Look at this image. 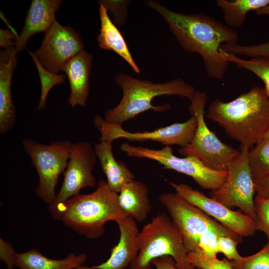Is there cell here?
Masks as SVG:
<instances>
[{
	"label": "cell",
	"mask_w": 269,
	"mask_h": 269,
	"mask_svg": "<svg viewBox=\"0 0 269 269\" xmlns=\"http://www.w3.org/2000/svg\"><path fill=\"white\" fill-rule=\"evenodd\" d=\"M145 3L163 17L184 50L201 56L209 77L216 80L224 77L230 63L220 49L223 44L237 43L238 34L234 29L206 14L175 12L155 0Z\"/></svg>",
	"instance_id": "1"
},
{
	"label": "cell",
	"mask_w": 269,
	"mask_h": 269,
	"mask_svg": "<svg viewBox=\"0 0 269 269\" xmlns=\"http://www.w3.org/2000/svg\"><path fill=\"white\" fill-rule=\"evenodd\" d=\"M206 117L222 127L241 146L251 149L269 129V98L264 88L255 86L229 102L215 99Z\"/></svg>",
	"instance_id": "2"
},
{
	"label": "cell",
	"mask_w": 269,
	"mask_h": 269,
	"mask_svg": "<svg viewBox=\"0 0 269 269\" xmlns=\"http://www.w3.org/2000/svg\"><path fill=\"white\" fill-rule=\"evenodd\" d=\"M79 235L98 239L105 232V224L126 217L118 200L106 181L100 180L96 189L87 194H78L67 200L53 216Z\"/></svg>",
	"instance_id": "3"
},
{
	"label": "cell",
	"mask_w": 269,
	"mask_h": 269,
	"mask_svg": "<svg viewBox=\"0 0 269 269\" xmlns=\"http://www.w3.org/2000/svg\"><path fill=\"white\" fill-rule=\"evenodd\" d=\"M115 81L122 89L123 96L116 107L105 111L104 119L108 123L121 126L144 112H161L169 109V105L155 106L151 104L157 96H178L192 101L196 92L192 85L181 79L153 83L120 73L116 75Z\"/></svg>",
	"instance_id": "4"
},
{
	"label": "cell",
	"mask_w": 269,
	"mask_h": 269,
	"mask_svg": "<svg viewBox=\"0 0 269 269\" xmlns=\"http://www.w3.org/2000/svg\"><path fill=\"white\" fill-rule=\"evenodd\" d=\"M138 253L130 269H151L152 262L169 256L179 269H195L187 261L183 239L165 213L157 214L144 225L138 235Z\"/></svg>",
	"instance_id": "5"
},
{
	"label": "cell",
	"mask_w": 269,
	"mask_h": 269,
	"mask_svg": "<svg viewBox=\"0 0 269 269\" xmlns=\"http://www.w3.org/2000/svg\"><path fill=\"white\" fill-rule=\"evenodd\" d=\"M207 100L205 93L196 90L189 107L191 116L197 120L195 133L190 142L181 147L178 152L185 156L195 157L213 169L227 171L240 150L223 142L208 127L204 118Z\"/></svg>",
	"instance_id": "6"
},
{
	"label": "cell",
	"mask_w": 269,
	"mask_h": 269,
	"mask_svg": "<svg viewBox=\"0 0 269 269\" xmlns=\"http://www.w3.org/2000/svg\"><path fill=\"white\" fill-rule=\"evenodd\" d=\"M160 203L167 210L172 222L183 239L187 253L199 250L200 237L209 230L218 232L221 236H230L239 242L242 237L213 219L200 209L176 193L160 194Z\"/></svg>",
	"instance_id": "7"
},
{
	"label": "cell",
	"mask_w": 269,
	"mask_h": 269,
	"mask_svg": "<svg viewBox=\"0 0 269 269\" xmlns=\"http://www.w3.org/2000/svg\"><path fill=\"white\" fill-rule=\"evenodd\" d=\"M72 143L69 140L56 141L49 144L30 139L23 140L24 149L30 157L39 177L35 193L48 206L55 200V188L59 176L67 167Z\"/></svg>",
	"instance_id": "8"
},
{
	"label": "cell",
	"mask_w": 269,
	"mask_h": 269,
	"mask_svg": "<svg viewBox=\"0 0 269 269\" xmlns=\"http://www.w3.org/2000/svg\"><path fill=\"white\" fill-rule=\"evenodd\" d=\"M120 149L130 157L153 160L161 164L163 168L172 169L189 176L203 189L212 191L218 189L227 177V171L210 168L194 156H175L172 147L169 145L160 149H154L125 142L121 144Z\"/></svg>",
	"instance_id": "9"
},
{
	"label": "cell",
	"mask_w": 269,
	"mask_h": 269,
	"mask_svg": "<svg viewBox=\"0 0 269 269\" xmlns=\"http://www.w3.org/2000/svg\"><path fill=\"white\" fill-rule=\"evenodd\" d=\"M249 150L241 146L239 154L228 166L225 182L212 191L211 197L229 208H239L256 221L255 190L249 162Z\"/></svg>",
	"instance_id": "10"
},
{
	"label": "cell",
	"mask_w": 269,
	"mask_h": 269,
	"mask_svg": "<svg viewBox=\"0 0 269 269\" xmlns=\"http://www.w3.org/2000/svg\"><path fill=\"white\" fill-rule=\"evenodd\" d=\"M97 156L94 147L86 141L72 143L64 179L54 202L48 206L52 217L67 200L80 191L96 184L93 170Z\"/></svg>",
	"instance_id": "11"
},
{
	"label": "cell",
	"mask_w": 269,
	"mask_h": 269,
	"mask_svg": "<svg viewBox=\"0 0 269 269\" xmlns=\"http://www.w3.org/2000/svg\"><path fill=\"white\" fill-rule=\"evenodd\" d=\"M95 127L99 131L101 141L112 142L117 139L125 138L131 141L151 140L171 146H186L193 138L197 127V120L193 116L185 122L174 123L152 131L130 132L121 125L106 122L100 116L94 119Z\"/></svg>",
	"instance_id": "12"
},
{
	"label": "cell",
	"mask_w": 269,
	"mask_h": 269,
	"mask_svg": "<svg viewBox=\"0 0 269 269\" xmlns=\"http://www.w3.org/2000/svg\"><path fill=\"white\" fill-rule=\"evenodd\" d=\"M44 34L40 47L33 54L49 71L56 74L64 71L67 63L83 50L81 37L72 27L57 20Z\"/></svg>",
	"instance_id": "13"
},
{
	"label": "cell",
	"mask_w": 269,
	"mask_h": 269,
	"mask_svg": "<svg viewBox=\"0 0 269 269\" xmlns=\"http://www.w3.org/2000/svg\"><path fill=\"white\" fill-rule=\"evenodd\" d=\"M175 193L236 235L249 237L257 230L256 221L240 211H234L184 183L169 182Z\"/></svg>",
	"instance_id": "14"
},
{
	"label": "cell",
	"mask_w": 269,
	"mask_h": 269,
	"mask_svg": "<svg viewBox=\"0 0 269 269\" xmlns=\"http://www.w3.org/2000/svg\"><path fill=\"white\" fill-rule=\"evenodd\" d=\"M120 230L119 242L111 250L105 262L90 267V269H125L134 261L138 253L139 230L136 221L125 217L116 223Z\"/></svg>",
	"instance_id": "15"
},
{
	"label": "cell",
	"mask_w": 269,
	"mask_h": 269,
	"mask_svg": "<svg viewBox=\"0 0 269 269\" xmlns=\"http://www.w3.org/2000/svg\"><path fill=\"white\" fill-rule=\"evenodd\" d=\"M62 1L61 0H33L26 14L24 26L16 36L15 49L21 51L29 38L36 33H44L56 21L55 13Z\"/></svg>",
	"instance_id": "16"
},
{
	"label": "cell",
	"mask_w": 269,
	"mask_h": 269,
	"mask_svg": "<svg viewBox=\"0 0 269 269\" xmlns=\"http://www.w3.org/2000/svg\"><path fill=\"white\" fill-rule=\"evenodd\" d=\"M15 48L4 49L0 52V133L3 134L14 126L16 111L13 105L11 84L16 65Z\"/></svg>",
	"instance_id": "17"
},
{
	"label": "cell",
	"mask_w": 269,
	"mask_h": 269,
	"mask_svg": "<svg viewBox=\"0 0 269 269\" xmlns=\"http://www.w3.org/2000/svg\"><path fill=\"white\" fill-rule=\"evenodd\" d=\"M92 63V55L83 50L66 65V73L70 84L68 104L72 107L84 106L90 89L89 77Z\"/></svg>",
	"instance_id": "18"
},
{
	"label": "cell",
	"mask_w": 269,
	"mask_h": 269,
	"mask_svg": "<svg viewBox=\"0 0 269 269\" xmlns=\"http://www.w3.org/2000/svg\"><path fill=\"white\" fill-rule=\"evenodd\" d=\"M118 200L126 216L135 221H143L151 211L147 187L140 181L134 179L124 185Z\"/></svg>",
	"instance_id": "19"
},
{
	"label": "cell",
	"mask_w": 269,
	"mask_h": 269,
	"mask_svg": "<svg viewBox=\"0 0 269 269\" xmlns=\"http://www.w3.org/2000/svg\"><path fill=\"white\" fill-rule=\"evenodd\" d=\"M94 149L106 176L109 187L118 194L124 185L134 179V175L125 163L116 159L111 142L101 141L95 144Z\"/></svg>",
	"instance_id": "20"
},
{
	"label": "cell",
	"mask_w": 269,
	"mask_h": 269,
	"mask_svg": "<svg viewBox=\"0 0 269 269\" xmlns=\"http://www.w3.org/2000/svg\"><path fill=\"white\" fill-rule=\"evenodd\" d=\"M99 10L101 21L100 33L97 36L99 46L104 50L114 51L135 72L139 73L140 69L134 60L124 37L109 17L107 9L100 3Z\"/></svg>",
	"instance_id": "21"
},
{
	"label": "cell",
	"mask_w": 269,
	"mask_h": 269,
	"mask_svg": "<svg viewBox=\"0 0 269 269\" xmlns=\"http://www.w3.org/2000/svg\"><path fill=\"white\" fill-rule=\"evenodd\" d=\"M87 259L85 253H70L63 259H53L33 248L17 254L16 267L20 269H76L82 266Z\"/></svg>",
	"instance_id": "22"
},
{
	"label": "cell",
	"mask_w": 269,
	"mask_h": 269,
	"mask_svg": "<svg viewBox=\"0 0 269 269\" xmlns=\"http://www.w3.org/2000/svg\"><path fill=\"white\" fill-rule=\"evenodd\" d=\"M216 3L222 11L226 25L234 29L243 25L249 12L266 6L269 0H217Z\"/></svg>",
	"instance_id": "23"
},
{
	"label": "cell",
	"mask_w": 269,
	"mask_h": 269,
	"mask_svg": "<svg viewBox=\"0 0 269 269\" xmlns=\"http://www.w3.org/2000/svg\"><path fill=\"white\" fill-rule=\"evenodd\" d=\"M220 53L228 62L235 64L239 68L254 73L264 83L265 91L269 98V58L256 57L248 59L227 52L222 48Z\"/></svg>",
	"instance_id": "24"
},
{
	"label": "cell",
	"mask_w": 269,
	"mask_h": 269,
	"mask_svg": "<svg viewBox=\"0 0 269 269\" xmlns=\"http://www.w3.org/2000/svg\"><path fill=\"white\" fill-rule=\"evenodd\" d=\"M249 162L253 178L269 174V141L263 139L249 150Z\"/></svg>",
	"instance_id": "25"
},
{
	"label": "cell",
	"mask_w": 269,
	"mask_h": 269,
	"mask_svg": "<svg viewBox=\"0 0 269 269\" xmlns=\"http://www.w3.org/2000/svg\"><path fill=\"white\" fill-rule=\"evenodd\" d=\"M29 53L34 62L40 81L41 94L37 106V110L40 111L45 108L47 95L52 88L57 84L63 83L66 76L49 71L40 63L32 52Z\"/></svg>",
	"instance_id": "26"
},
{
	"label": "cell",
	"mask_w": 269,
	"mask_h": 269,
	"mask_svg": "<svg viewBox=\"0 0 269 269\" xmlns=\"http://www.w3.org/2000/svg\"><path fill=\"white\" fill-rule=\"evenodd\" d=\"M229 262L234 269H269V242L252 255Z\"/></svg>",
	"instance_id": "27"
},
{
	"label": "cell",
	"mask_w": 269,
	"mask_h": 269,
	"mask_svg": "<svg viewBox=\"0 0 269 269\" xmlns=\"http://www.w3.org/2000/svg\"><path fill=\"white\" fill-rule=\"evenodd\" d=\"M221 48L227 52L238 56L269 58V40L257 44H225Z\"/></svg>",
	"instance_id": "28"
},
{
	"label": "cell",
	"mask_w": 269,
	"mask_h": 269,
	"mask_svg": "<svg viewBox=\"0 0 269 269\" xmlns=\"http://www.w3.org/2000/svg\"><path fill=\"white\" fill-rule=\"evenodd\" d=\"M187 259L198 269H234L226 259L210 257L200 249L187 253Z\"/></svg>",
	"instance_id": "29"
},
{
	"label": "cell",
	"mask_w": 269,
	"mask_h": 269,
	"mask_svg": "<svg viewBox=\"0 0 269 269\" xmlns=\"http://www.w3.org/2000/svg\"><path fill=\"white\" fill-rule=\"evenodd\" d=\"M255 210L257 230L264 232L268 238V242H269V199L256 196Z\"/></svg>",
	"instance_id": "30"
},
{
	"label": "cell",
	"mask_w": 269,
	"mask_h": 269,
	"mask_svg": "<svg viewBox=\"0 0 269 269\" xmlns=\"http://www.w3.org/2000/svg\"><path fill=\"white\" fill-rule=\"evenodd\" d=\"M219 236L221 235L216 231H207L199 238V249L210 257H217V254L219 253L218 242Z\"/></svg>",
	"instance_id": "31"
},
{
	"label": "cell",
	"mask_w": 269,
	"mask_h": 269,
	"mask_svg": "<svg viewBox=\"0 0 269 269\" xmlns=\"http://www.w3.org/2000/svg\"><path fill=\"white\" fill-rule=\"evenodd\" d=\"M219 253H223L229 261L237 260L241 258L238 252V241L230 236H219L218 238Z\"/></svg>",
	"instance_id": "32"
},
{
	"label": "cell",
	"mask_w": 269,
	"mask_h": 269,
	"mask_svg": "<svg viewBox=\"0 0 269 269\" xmlns=\"http://www.w3.org/2000/svg\"><path fill=\"white\" fill-rule=\"evenodd\" d=\"M17 254L10 244L0 238V259L4 262L7 269H14L16 266Z\"/></svg>",
	"instance_id": "33"
},
{
	"label": "cell",
	"mask_w": 269,
	"mask_h": 269,
	"mask_svg": "<svg viewBox=\"0 0 269 269\" xmlns=\"http://www.w3.org/2000/svg\"><path fill=\"white\" fill-rule=\"evenodd\" d=\"M99 2L105 6L107 10L111 11L115 22L122 24L123 21L122 20V13L126 16L127 10V5L126 1L121 0H101Z\"/></svg>",
	"instance_id": "34"
},
{
	"label": "cell",
	"mask_w": 269,
	"mask_h": 269,
	"mask_svg": "<svg viewBox=\"0 0 269 269\" xmlns=\"http://www.w3.org/2000/svg\"><path fill=\"white\" fill-rule=\"evenodd\" d=\"M256 196L269 199V174L254 178Z\"/></svg>",
	"instance_id": "35"
},
{
	"label": "cell",
	"mask_w": 269,
	"mask_h": 269,
	"mask_svg": "<svg viewBox=\"0 0 269 269\" xmlns=\"http://www.w3.org/2000/svg\"><path fill=\"white\" fill-rule=\"evenodd\" d=\"M17 34H15L9 29H0V45L4 49L15 48Z\"/></svg>",
	"instance_id": "36"
},
{
	"label": "cell",
	"mask_w": 269,
	"mask_h": 269,
	"mask_svg": "<svg viewBox=\"0 0 269 269\" xmlns=\"http://www.w3.org/2000/svg\"><path fill=\"white\" fill-rule=\"evenodd\" d=\"M156 269H179L175 265L174 260L169 256L155 259L152 262Z\"/></svg>",
	"instance_id": "37"
},
{
	"label": "cell",
	"mask_w": 269,
	"mask_h": 269,
	"mask_svg": "<svg viewBox=\"0 0 269 269\" xmlns=\"http://www.w3.org/2000/svg\"><path fill=\"white\" fill-rule=\"evenodd\" d=\"M256 12L258 15H267L269 16V4L266 6L257 10Z\"/></svg>",
	"instance_id": "38"
},
{
	"label": "cell",
	"mask_w": 269,
	"mask_h": 269,
	"mask_svg": "<svg viewBox=\"0 0 269 269\" xmlns=\"http://www.w3.org/2000/svg\"><path fill=\"white\" fill-rule=\"evenodd\" d=\"M263 139L269 141V129L266 133Z\"/></svg>",
	"instance_id": "39"
},
{
	"label": "cell",
	"mask_w": 269,
	"mask_h": 269,
	"mask_svg": "<svg viewBox=\"0 0 269 269\" xmlns=\"http://www.w3.org/2000/svg\"><path fill=\"white\" fill-rule=\"evenodd\" d=\"M90 269V267H87V266H81L80 267H79V268L78 269Z\"/></svg>",
	"instance_id": "40"
}]
</instances>
